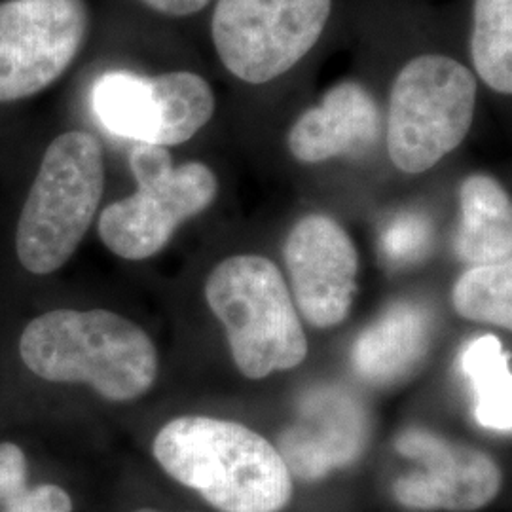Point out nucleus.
Returning a JSON list of instances; mask_svg holds the SVG:
<instances>
[{
    "instance_id": "nucleus-14",
    "label": "nucleus",
    "mask_w": 512,
    "mask_h": 512,
    "mask_svg": "<svg viewBox=\"0 0 512 512\" xmlns=\"http://www.w3.org/2000/svg\"><path fill=\"white\" fill-rule=\"evenodd\" d=\"M433 317L414 302L393 304L357 338L351 359L357 374L372 385L397 384L429 353Z\"/></svg>"
},
{
    "instance_id": "nucleus-19",
    "label": "nucleus",
    "mask_w": 512,
    "mask_h": 512,
    "mask_svg": "<svg viewBox=\"0 0 512 512\" xmlns=\"http://www.w3.org/2000/svg\"><path fill=\"white\" fill-rule=\"evenodd\" d=\"M431 241V222L418 213H404L385 228L380 251L389 266L403 268L423 260L431 249Z\"/></svg>"
},
{
    "instance_id": "nucleus-7",
    "label": "nucleus",
    "mask_w": 512,
    "mask_h": 512,
    "mask_svg": "<svg viewBox=\"0 0 512 512\" xmlns=\"http://www.w3.org/2000/svg\"><path fill=\"white\" fill-rule=\"evenodd\" d=\"M332 0H217L211 35L226 71L266 84L298 65L329 21Z\"/></svg>"
},
{
    "instance_id": "nucleus-22",
    "label": "nucleus",
    "mask_w": 512,
    "mask_h": 512,
    "mask_svg": "<svg viewBox=\"0 0 512 512\" xmlns=\"http://www.w3.org/2000/svg\"><path fill=\"white\" fill-rule=\"evenodd\" d=\"M141 2L162 16L184 18V16L202 12L211 0H141Z\"/></svg>"
},
{
    "instance_id": "nucleus-3",
    "label": "nucleus",
    "mask_w": 512,
    "mask_h": 512,
    "mask_svg": "<svg viewBox=\"0 0 512 512\" xmlns=\"http://www.w3.org/2000/svg\"><path fill=\"white\" fill-rule=\"evenodd\" d=\"M105 190L101 143L86 131H67L46 148L21 209L16 253L35 275L57 272L92 226Z\"/></svg>"
},
{
    "instance_id": "nucleus-17",
    "label": "nucleus",
    "mask_w": 512,
    "mask_h": 512,
    "mask_svg": "<svg viewBox=\"0 0 512 512\" xmlns=\"http://www.w3.org/2000/svg\"><path fill=\"white\" fill-rule=\"evenodd\" d=\"M471 55L484 84L511 95L512 0H475Z\"/></svg>"
},
{
    "instance_id": "nucleus-5",
    "label": "nucleus",
    "mask_w": 512,
    "mask_h": 512,
    "mask_svg": "<svg viewBox=\"0 0 512 512\" xmlns=\"http://www.w3.org/2000/svg\"><path fill=\"white\" fill-rule=\"evenodd\" d=\"M476 80L448 55H418L397 74L387 114V150L397 169L416 175L439 164L473 126Z\"/></svg>"
},
{
    "instance_id": "nucleus-16",
    "label": "nucleus",
    "mask_w": 512,
    "mask_h": 512,
    "mask_svg": "<svg viewBox=\"0 0 512 512\" xmlns=\"http://www.w3.org/2000/svg\"><path fill=\"white\" fill-rule=\"evenodd\" d=\"M475 393V418L482 427L511 433V357L494 334L471 340L459 357Z\"/></svg>"
},
{
    "instance_id": "nucleus-15",
    "label": "nucleus",
    "mask_w": 512,
    "mask_h": 512,
    "mask_svg": "<svg viewBox=\"0 0 512 512\" xmlns=\"http://www.w3.org/2000/svg\"><path fill=\"white\" fill-rule=\"evenodd\" d=\"M459 207L456 253L475 266L511 262L512 207L503 186L490 175H471L459 188Z\"/></svg>"
},
{
    "instance_id": "nucleus-20",
    "label": "nucleus",
    "mask_w": 512,
    "mask_h": 512,
    "mask_svg": "<svg viewBox=\"0 0 512 512\" xmlns=\"http://www.w3.org/2000/svg\"><path fill=\"white\" fill-rule=\"evenodd\" d=\"M27 458L14 442H0V507L12 503L27 486Z\"/></svg>"
},
{
    "instance_id": "nucleus-12",
    "label": "nucleus",
    "mask_w": 512,
    "mask_h": 512,
    "mask_svg": "<svg viewBox=\"0 0 512 512\" xmlns=\"http://www.w3.org/2000/svg\"><path fill=\"white\" fill-rule=\"evenodd\" d=\"M363 404L340 387L310 391L300 416L279 440V456L291 475L317 480L361 458L368 444Z\"/></svg>"
},
{
    "instance_id": "nucleus-4",
    "label": "nucleus",
    "mask_w": 512,
    "mask_h": 512,
    "mask_svg": "<svg viewBox=\"0 0 512 512\" xmlns=\"http://www.w3.org/2000/svg\"><path fill=\"white\" fill-rule=\"evenodd\" d=\"M205 296L228 332L232 357L243 376L262 380L291 370L308 355V342L287 283L272 260L226 258L209 275Z\"/></svg>"
},
{
    "instance_id": "nucleus-10",
    "label": "nucleus",
    "mask_w": 512,
    "mask_h": 512,
    "mask_svg": "<svg viewBox=\"0 0 512 512\" xmlns=\"http://www.w3.org/2000/svg\"><path fill=\"white\" fill-rule=\"evenodd\" d=\"M397 450L421 469L395 482L397 501L421 511L475 512L501 490V471L488 454L423 429H408Z\"/></svg>"
},
{
    "instance_id": "nucleus-8",
    "label": "nucleus",
    "mask_w": 512,
    "mask_h": 512,
    "mask_svg": "<svg viewBox=\"0 0 512 512\" xmlns=\"http://www.w3.org/2000/svg\"><path fill=\"white\" fill-rule=\"evenodd\" d=\"M215 93L188 71L143 76L110 71L93 84L92 109L116 137L158 147L190 141L215 114Z\"/></svg>"
},
{
    "instance_id": "nucleus-23",
    "label": "nucleus",
    "mask_w": 512,
    "mask_h": 512,
    "mask_svg": "<svg viewBox=\"0 0 512 512\" xmlns=\"http://www.w3.org/2000/svg\"><path fill=\"white\" fill-rule=\"evenodd\" d=\"M135 512H162V511H154V509H139V511Z\"/></svg>"
},
{
    "instance_id": "nucleus-2",
    "label": "nucleus",
    "mask_w": 512,
    "mask_h": 512,
    "mask_svg": "<svg viewBox=\"0 0 512 512\" xmlns=\"http://www.w3.org/2000/svg\"><path fill=\"white\" fill-rule=\"evenodd\" d=\"M19 355L38 378L86 384L103 399H139L156 382L158 353L147 332L107 310H54L35 317Z\"/></svg>"
},
{
    "instance_id": "nucleus-6",
    "label": "nucleus",
    "mask_w": 512,
    "mask_h": 512,
    "mask_svg": "<svg viewBox=\"0 0 512 512\" xmlns=\"http://www.w3.org/2000/svg\"><path fill=\"white\" fill-rule=\"evenodd\" d=\"M137 192L110 203L99 219V238L114 255L145 260L158 255L177 228L217 198L215 173L202 162L173 165L169 150L137 143L129 154Z\"/></svg>"
},
{
    "instance_id": "nucleus-13",
    "label": "nucleus",
    "mask_w": 512,
    "mask_h": 512,
    "mask_svg": "<svg viewBox=\"0 0 512 512\" xmlns=\"http://www.w3.org/2000/svg\"><path fill=\"white\" fill-rule=\"evenodd\" d=\"M382 135V112L359 82H340L317 107L306 110L289 133V148L298 162L319 164L336 156L361 154Z\"/></svg>"
},
{
    "instance_id": "nucleus-21",
    "label": "nucleus",
    "mask_w": 512,
    "mask_h": 512,
    "mask_svg": "<svg viewBox=\"0 0 512 512\" xmlns=\"http://www.w3.org/2000/svg\"><path fill=\"white\" fill-rule=\"evenodd\" d=\"M4 512H73V499L61 486L38 484L8 503Z\"/></svg>"
},
{
    "instance_id": "nucleus-9",
    "label": "nucleus",
    "mask_w": 512,
    "mask_h": 512,
    "mask_svg": "<svg viewBox=\"0 0 512 512\" xmlns=\"http://www.w3.org/2000/svg\"><path fill=\"white\" fill-rule=\"evenodd\" d=\"M88 29L84 0L0 2V103L50 88L73 65Z\"/></svg>"
},
{
    "instance_id": "nucleus-1",
    "label": "nucleus",
    "mask_w": 512,
    "mask_h": 512,
    "mask_svg": "<svg viewBox=\"0 0 512 512\" xmlns=\"http://www.w3.org/2000/svg\"><path fill=\"white\" fill-rule=\"evenodd\" d=\"M152 452L167 475L222 512H279L293 497L277 448L236 421L177 418L156 435Z\"/></svg>"
},
{
    "instance_id": "nucleus-18",
    "label": "nucleus",
    "mask_w": 512,
    "mask_h": 512,
    "mask_svg": "<svg viewBox=\"0 0 512 512\" xmlns=\"http://www.w3.org/2000/svg\"><path fill=\"white\" fill-rule=\"evenodd\" d=\"M512 264H482L461 275L454 287V306L461 317L512 327Z\"/></svg>"
},
{
    "instance_id": "nucleus-11",
    "label": "nucleus",
    "mask_w": 512,
    "mask_h": 512,
    "mask_svg": "<svg viewBox=\"0 0 512 512\" xmlns=\"http://www.w3.org/2000/svg\"><path fill=\"white\" fill-rule=\"evenodd\" d=\"M294 300L317 329L340 325L351 310L357 249L348 232L327 215L300 220L285 243Z\"/></svg>"
}]
</instances>
